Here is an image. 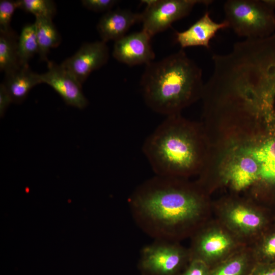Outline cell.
<instances>
[{"label": "cell", "instance_id": "obj_1", "mask_svg": "<svg viewBox=\"0 0 275 275\" xmlns=\"http://www.w3.org/2000/svg\"><path fill=\"white\" fill-rule=\"evenodd\" d=\"M128 203L134 221L145 233L171 241L177 230L196 221L202 209L200 198L179 185L175 177L156 175L136 187Z\"/></svg>", "mask_w": 275, "mask_h": 275}, {"label": "cell", "instance_id": "obj_2", "mask_svg": "<svg viewBox=\"0 0 275 275\" xmlns=\"http://www.w3.org/2000/svg\"><path fill=\"white\" fill-rule=\"evenodd\" d=\"M140 85L146 104L166 117L195 101L204 86L201 69L182 49L146 65Z\"/></svg>", "mask_w": 275, "mask_h": 275}, {"label": "cell", "instance_id": "obj_3", "mask_svg": "<svg viewBox=\"0 0 275 275\" xmlns=\"http://www.w3.org/2000/svg\"><path fill=\"white\" fill-rule=\"evenodd\" d=\"M177 115L166 117L143 144V153L156 175L175 177L196 167L195 140Z\"/></svg>", "mask_w": 275, "mask_h": 275}, {"label": "cell", "instance_id": "obj_4", "mask_svg": "<svg viewBox=\"0 0 275 275\" xmlns=\"http://www.w3.org/2000/svg\"><path fill=\"white\" fill-rule=\"evenodd\" d=\"M224 11L229 28L239 37L261 38L275 33L274 10L263 0H228Z\"/></svg>", "mask_w": 275, "mask_h": 275}, {"label": "cell", "instance_id": "obj_5", "mask_svg": "<svg viewBox=\"0 0 275 275\" xmlns=\"http://www.w3.org/2000/svg\"><path fill=\"white\" fill-rule=\"evenodd\" d=\"M210 0H144L146 7L141 13L143 29L151 38L174 22L187 16L197 4L208 6Z\"/></svg>", "mask_w": 275, "mask_h": 275}, {"label": "cell", "instance_id": "obj_6", "mask_svg": "<svg viewBox=\"0 0 275 275\" xmlns=\"http://www.w3.org/2000/svg\"><path fill=\"white\" fill-rule=\"evenodd\" d=\"M186 254L171 241L155 239L141 250L139 267L144 275H175Z\"/></svg>", "mask_w": 275, "mask_h": 275}, {"label": "cell", "instance_id": "obj_7", "mask_svg": "<svg viewBox=\"0 0 275 275\" xmlns=\"http://www.w3.org/2000/svg\"><path fill=\"white\" fill-rule=\"evenodd\" d=\"M108 58L106 43L102 41L85 43L61 65L82 85L90 74L105 64Z\"/></svg>", "mask_w": 275, "mask_h": 275}, {"label": "cell", "instance_id": "obj_8", "mask_svg": "<svg viewBox=\"0 0 275 275\" xmlns=\"http://www.w3.org/2000/svg\"><path fill=\"white\" fill-rule=\"evenodd\" d=\"M47 71L40 74L42 83L49 85L70 106L85 108L88 100L82 91L81 85L61 64L47 62Z\"/></svg>", "mask_w": 275, "mask_h": 275}, {"label": "cell", "instance_id": "obj_9", "mask_svg": "<svg viewBox=\"0 0 275 275\" xmlns=\"http://www.w3.org/2000/svg\"><path fill=\"white\" fill-rule=\"evenodd\" d=\"M151 39L143 30L126 35L115 41L113 56L117 61L129 66L146 65L155 57Z\"/></svg>", "mask_w": 275, "mask_h": 275}, {"label": "cell", "instance_id": "obj_10", "mask_svg": "<svg viewBox=\"0 0 275 275\" xmlns=\"http://www.w3.org/2000/svg\"><path fill=\"white\" fill-rule=\"evenodd\" d=\"M229 28L224 20L221 22L213 20L209 12L204 15L187 29L182 32H176L177 42L182 48L193 46L210 47V40L220 30Z\"/></svg>", "mask_w": 275, "mask_h": 275}, {"label": "cell", "instance_id": "obj_11", "mask_svg": "<svg viewBox=\"0 0 275 275\" xmlns=\"http://www.w3.org/2000/svg\"><path fill=\"white\" fill-rule=\"evenodd\" d=\"M141 21V13L126 9H115L106 12L100 19L97 29L101 41H115L125 36L135 23Z\"/></svg>", "mask_w": 275, "mask_h": 275}, {"label": "cell", "instance_id": "obj_12", "mask_svg": "<svg viewBox=\"0 0 275 275\" xmlns=\"http://www.w3.org/2000/svg\"><path fill=\"white\" fill-rule=\"evenodd\" d=\"M42 83L40 74L33 72L29 65L5 73L3 85L12 102L20 103L26 98L30 90Z\"/></svg>", "mask_w": 275, "mask_h": 275}, {"label": "cell", "instance_id": "obj_13", "mask_svg": "<svg viewBox=\"0 0 275 275\" xmlns=\"http://www.w3.org/2000/svg\"><path fill=\"white\" fill-rule=\"evenodd\" d=\"M231 244L229 237L222 232L214 231L202 234L197 239L195 248L197 256L193 259L203 260L219 256L227 251Z\"/></svg>", "mask_w": 275, "mask_h": 275}, {"label": "cell", "instance_id": "obj_14", "mask_svg": "<svg viewBox=\"0 0 275 275\" xmlns=\"http://www.w3.org/2000/svg\"><path fill=\"white\" fill-rule=\"evenodd\" d=\"M252 157L241 158L230 169L229 179L236 190L242 189L253 183L259 176V167Z\"/></svg>", "mask_w": 275, "mask_h": 275}, {"label": "cell", "instance_id": "obj_15", "mask_svg": "<svg viewBox=\"0 0 275 275\" xmlns=\"http://www.w3.org/2000/svg\"><path fill=\"white\" fill-rule=\"evenodd\" d=\"M38 44V52L42 61L48 62L47 55L50 49L58 46L61 36L51 19L37 17L34 22Z\"/></svg>", "mask_w": 275, "mask_h": 275}, {"label": "cell", "instance_id": "obj_16", "mask_svg": "<svg viewBox=\"0 0 275 275\" xmlns=\"http://www.w3.org/2000/svg\"><path fill=\"white\" fill-rule=\"evenodd\" d=\"M18 38L13 30L7 34L0 33V70L5 73L21 66L17 51Z\"/></svg>", "mask_w": 275, "mask_h": 275}, {"label": "cell", "instance_id": "obj_17", "mask_svg": "<svg viewBox=\"0 0 275 275\" xmlns=\"http://www.w3.org/2000/svg\"><path fill=\"white\" fill-rule=\"evenodd\" d=\"M17 51L21 66L28 65L29 61L38 52L35 23L24 26L17 41Z\"/></svg>", "mask_w": 275, "mask_h": 275}, {"label": "cell", "instance_id": "obj_18", "mask_svg": "<svg viewBox=\"0 0 275 275\" xmlns=\"http://www.w3.org/2000/svg\"><path fill=\"white\" fill-rule=\"evenodd\" d=\"M228 219L230 222L244 231L257 230L262 225L261 216L255 211L242 206H237L229 210Z\"/></svg>", "mask_w": 275, "mask_h": 275}, {"label": "cell", "instance_id": "obj_19", "mask_svg": "<svg viewBox=\"0 0 275 275\" xmlns=\"http://www.w3.org/2000/svg\"><path fill=\"white\" fill-rule=\"evenodd\" d=\"M19 8L33 14L36 18L52 19L56 13V6L50 0H19Z\"/></svg>", "mask_w": 275, "mask_h": 275}, {"label": "cell", "instance_id": "obj_20", "mask_svg": "<svg viewBox=\"0 0 275 275\" xmlns=\"http://www.w3.org/2000/svg\"><path fill=\"white\" fill-rule=\"evenodd\" d=\"M19 8L18 1H0V33L7 34L13 30L10 26L11 19L15 10Z\"/></svg>", "mask_w": 275, "mask_h": 275}, {"label": "cell", "instance_id": "obj_21", "mask_svg": "<svg viewBox=\"0 0 275 275\" xmlns=\"http://www.w3.org/2000/svg\"><path fill=\"white\" fill-rule=\"evenodd\" d=\"M250 153L260 164L275 161V140L252 150Z\"/></svg>", "mask_w": 275, "mask_h": 275}, {"label": "cell", "instance_id": "obj_22", "mask_svg": "<svg viewBox=\"0 0 275 275\" xmlns=\"http://www.w3.org/2000/svg\"><path fill=\"white\" fill-rule=\"evenodd\" d=\"M244 267V259L237 258L222 265L212 275H242Z\"/></svg>", "mask_w": 275, "mask_h": 275}, {"label": "cell", "instance_id": "obj_23", "mask_svg": "<svg viewBox=\"0 0 275 275\" xmlns=\"http://www.w3.org/2000/svg\"><path fill=\"white\" fill-rule=\"evenodd\" d=\"M82 6L91 11L101 12L109 11L118 2L116 0H82Z\"/></svg>", "mask_w": 275, "mask_h": 275}, {"label": "cell", "instance_id": "obj_24", "mask_svg": "<svg viewBox=\"0 0 275 275\" xmlns=\"http://www.w3.org/2000/svg\"><path fill=\"white\" fill-rule=\"evenodd\" d=\"M185 271L181 275H209L207 266L204 260L193 259Z\"/></svg>", "mask_w": 275, "mask_h": 275}, {"label": "cell", "instance_id": "obj_25", "mask_svg": "<svg viewBox=\"0 0 275 275\" xmlns=\"http://www.w3.org/2000/svg\"><path fill=\"white\" fill-rule=\"evenodd\" d=\"M259 176L266 181L275 182V161L260 164Z\"/></svg>", "mask_w": 275, "mask_h": 275}, {"label": "cell", "instance_id": "obj_26", "mask_svg": "<svg viewBox=\"0 0 275 275\" xmlns=\"http://www.w3.org/2000/svg\"><path fill=\"white\" fill-rule=\"evenodd\" d=\"M12 100L2 84L0 85V116L3 117Z\"/></svg>", "mask_w": 275, "mask_h": 275}, {"label": "cell", "instance_id": "obj_27", "mask_svg": "<svg viewBox=\"0 0 275 275\" xmlns=\"http://www.w3.org/2000/svg\"><path fill=\"white\" fill-rule=\"evenodd\" d=\"M263 253L268 257H275V235L270 237L263 248Z\"/></svg>", "mask_w": 275, "mask_h": 275}, {"label": "cell", "instance_id": "obj_28", "mask_svg": "<svg viewBox=\"0 0 275 275\" xmlns=\"http://www.w3.org/2000/svg\"><path fill=\"white\" fill-rule=\"evenodd\" d=\"M255 275H275V266L263 268Z\"/></svg>", "mask_w": 275, "mask_h": 275}, {"label": "cell", "instance_id": "obj_29", "mask_svg": "<svg viewBox=\"0 0 275 275\" xmlns=\"http://www.w3.org/2000/svg\"><path fill=\"white\" fill-rule=\"evenodd\" d=\"M269 7L275 10V0H263Z\"/></svg>", "mask_w": 275, "mask_h": 275}]
</instances>
